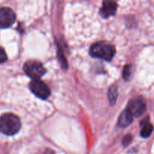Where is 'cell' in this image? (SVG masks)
Wrapping results in <instances>:
<instances>
[{
	"label": "cell",
	"mask_w": 154,
	"mask_h": 154,
	"mask_svg": "<svg viewBox=\"0 0 154 154\" xmlns=\"http://www.w3.org/2000/svg\"><path fill=\"white\" fill-rule=\"evenodd\" d=\"M108 99H109V102L111 103V105H114L116 103V101H117V96H118V93H117V85L114 84V85L111 86L109 88L108 90Z\"/></svg>",
	"instance_id": "cell-10"
},
{
	"label": "cell",
	"mask_w": 154,
	"mask_h": 154,
	"mask_svg": "<svg viewBox=\"0 0 154 154\" xmlns=\"http://www.w3.org/2000/svg\"><path fill=\"white\" fill-rule=\"evenodd\" d=\"M23 70L32 80L40 79L47 72L43 64L37 60H28L23 65Z\"/></svg>",
	"instance_id": "cell-3"
},
{
	"label": "cell",
	"mask_w": 154,
	"mask_h": 154,
	"mask_svg": "<svg viewBox=\"0 0 154 154\" xmlns=\"http://www.w3.org/2000/svg\"><path fill=\"white\" fill-rule=\"evenodd\" d=\"M44 154H55V153H54V152L52 150H49V149H48V150H45V152L44 153Z\"/></svg>",
	"instance_id": "cell-14"
},
{
	"label": "cell",
	"mask_w": 154,
	"mask_h": 154,
	"mask_svg": "<svg viewBox=\"0 0 154 154\" xmlns=\"http://www.w3.org/2000/svg\"><path fill=\"white\" fill-rule=\"evenodd\" d=\"M30 90L37 97L42 99H46L51 95V90L46 84L40 79L32 80L29 83Z\"/></svg>",
	"instance_id": "cell-4"
},
{
	"label": "cell",
	"mask_w": 154,
	"mask_h": 154,
	"mask_svg": "<svg viewBox=\"0 0 154 154\" xmlns=\"http://www.w3.org/2000/svg\"><path fill=\"white\" fill-rule=\"evenodd\" d=\"M132 119H133V116L132 115L129 110L126 108L125 109L121 114L120 115L118 118V125L120 127H126L129 126L131 123L132 122Z\"/></svg>",
	"instance_id": "cell-8"
},
{
	"label": "cell",
	"mask_w": 154,
	"mask_h": 154,
	"mask_svg": "<svg viewBox=\"0 0 154 154\" xmlns=\"http://www.w3.org/2000/svg\"><path fill=\"white\" fill-rule=\"evenodd\" d=\"M7 60H8V57H7V54H6L5 51L4 50V48L0 47V63H5Z\"/></svg>",
	"instance_id": "cell-12"
},
{
	"label": "cell",
	"mask_w": 154,
	"mask_h": 154,
	"mask_svg": "<svg viewBox=\"0 0 154 154\" xmlns=\"http://www.w3.org/2000/svg\"><path fill=\"white\" fill-rule=\"evenodd\" d=\"M132 135H126V136L124 137V138H123V145L128 146L131 142H132Z\"/></svg>",
	"instance_id": "cell-13"
},
{
	"label": "cell",
	"mask_w": 154,
	"mask_h": 154,
	"mask_svg": "<svg viewBox=\"0 0 154 154\" xmlns=\"http://www.w3.org/2000/svg\"><path fill=\"white\" fill-rule=\"evenodd\" d=\"M142 129L141 131V136L143 138H148L151 135L152 132L153 130V125L150 124L149 122V117H146L141 123Z\"/></svg>",
	"instance_id": "cell-9"
},
{
	"label": "cell",
	"mask_w": 154,
	"mask_h": 154,
	"mask_svg": "<svg viewBox=\"0 0 154 154\" xmlns=\"http://www.w3.org/2000/svg\"><path fill=\"white\" fill-rule=\"evenodd\" d=\"M21 127L20 118L11 113L4 114L0 117V132L6 135H14L17 133Z\"/></svg>",
	"instance_id": "cell-1"
},
{
	"label": "cell",
	"mask_w": 154,
	"mask_h": 154,
	"mask_svg": "<svg viewBox=\"0 0 154 154\" xmlns=\"http://www.w3.org/2000/svg\"><path fill=\"white\" fill-rule=\"evenodd\" d=\"M90 55L96 58L111 61L116 54L115 47L105 42L93 44L90 50Z\"/></svg>",
	"instance_id": "cell-2"
},
{
	"label": "cell",
	"mask_w": 154,
	"mask_h": 154,
	"mask_svg": "<svg viewBox=\"0 0 154 154\" xmlns=\"http://www.w3.org/2000/svg\"><path fill=\"white\" fill-rule=\"evenodd\" d=\"M117 9V4L115 2L105 1L100 9V15L104 18H108L115 14Z\"/></svg>",
	"instance_id": "cell-7"
},
{
	"label": "cell",
	"mask_w": 154,
	"mask_h": 154,
	"mask_svg": "<svg viewBox=\"0 0 154 154\" xmlns=\"http://www.w3.org/2000/svg\"><path fill=\"white\" fill-rule=\"evenodd\" d=\"M131 72H132V66H129V65H127V66H125L124 69H123V78L126 81L130 78L131 76Z\"/></svg>",
	"instance_id": "cell-11"
},
{
	"label": "cell",
	"mask_w": 154,
	"mask_h": 154,
	"mask_svg": "<svg viewBox=\"0 0 154 154\" xmlns=\"http://www.w3.org/2000/svg\"><path fill=\"white\" fill-rule=\"evenodd\" d=\"M127 109L132 114L133 117H138L142 115L146 110V104L141 97H135L129 102Z\"/></svg>",
	"instance_id": "cell-6"
},
{
	"label": "cell",
	"mask_w": 154,
	"mask_h": 154,
	"mask_svg": "<svg viewBox=\"0 0 154 154\" xmlns=\"http://www.w3.org/2000/svg\"><path fill=\"white\" fill-rule=\"evenodd\" d=\"M16 20V15L11 8H0V28L5 29L11 26Z\"/></svg>",
	"instance_id": "cell-5"
}]
</instances>
